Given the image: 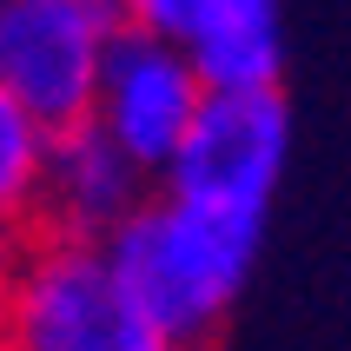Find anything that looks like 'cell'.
I'll return each mask as SVG.
<instances>
[{
    "mask_svg": "<svg viewBox=\"0 0 351 351\" xmlns=\"http://www.w3.org/2000/svg\"><path fill=\"white\" fill-rule=\"evenodd\" d=\"M258 239H265L258 219H226L153 193L99 252L139 325L153 332V345L193 351L199 338H213V325L232 312L239 285L252 278Z\"/></svg>",
    "mask_w": 351,
    "mask_h": 351,
    "instance_id": "6da1fadb",
    "label": "cell"
},
{
    "mask_svg": "<svg viewBox=\"0 0 351 351\" xmlns=\"http://www.w3.org/2000/svg\"><path fill=\"white\" fill-rule=\"evenodd\" d=\"M0 351H166L86 239L20 232L0 272Z\"/></svg>",
    "mask_w": 351,
    "mask_h": 351,
    "instance_id": "7a4b0ae2",
    "label": "cell"
},
{
    "mask_svg": "<svg viewBox=\"0 0 351 351\" xmlns=\"http://www.w3.org/2000/svg\"><path fill=\"white\" fill-rule=\"evenodd\" d=\"M119 34L113 0H0V93L47 133L80 126Z\"/></svg>",
    "mask_w": 351,
    "mask_h": 351,
    "instance_id": "3957f363",
    "label": "cell"
},
{
    "mask_svg": "<svg viewBox=\"0 0 351 351\" xmlns=\"http://www.w3.org/2000/svg\"><path fill=\"white\" fill-rule=\"evenodd\" d=\"M285 153H292L285 93H206L186 146L159 173V193L179 206L265 226V206L285 179Z\"/></svg>",
    "mask_w": 351,
    "mask_h": 351,
    "instance_id": "277c9868",
    "label": "cell"
},
{
    "mask_svg": "<svg viewBox=\"0 0 351 351\" xmlns=\"http://www.w3.org/2000/svg\"><path fill=\"white\" fill-rule=\"evenodd\" d=\"M199 106H206V80L193 73L186 47L126 27V34L113 40V53H106V66H99L93 113L86 119H93L146 179H159L173 166V153L186 146Z\"/></svg>",
    "mask_w": 351,
    "mask_h": 351,
    "instance_id": "5b68a950",
    "label": "cell"
},
{
    "mask_svg": "<svg viewBox=\"0 0 351 351\" xmlns=\"http://www.w3.org/2000/svg\"><path fill=\"white\" fill-rule=\"evenodd\" d=\"M146 186H153V179L139 173V166L119 153L106 133H99L93 119L60 126L53 146H47V186H40V219H34V232L106 245V239H113L119 226L153 199Z\"/></svg>",
    "mask_w": 351,
    "mask_h": 351,
    "instance_id": "8992f818",
    "label": "cell"
},
{
    "mask_svg": "<svg viewBox=\"0 0 351 351\" xmlns=\"http://www.w3.org/2000/svg\"><path fill=\"white\" fill-rule=\"evenodd\" d=\"M186 60L206 80V93H278V0H206L186 34Z\"/></svg>",
    "mask_w": 351,
    "mask_h": 351,
    "instance_id": "52a82bcc",
    "label": "cell"
},
{
    "mask_svg": "<svg viewBox=\"0 0 351 351\" xmlns=\"http://www.w3.org/2000/svg\"><path fill=\"white\" fill-rule=\"evenodd\" d=\"M47 146H53V133L0 93V226L7 232H34L40 186H47Z\"/></svg>",
    "mask_w": 351,
    "mask_h": 351,
    "instance_id": "ba28073f",
    "label": "cell"
},
{
    "mask_svg": "<svg viewBox=\"0 0 351 351\" xmlns=\"http://www.w3.org/2000/svg\"><path fill=\"white\" fill-rule=\"evenodd\" d=\"M119 20L133 27V34H159V40H173V47H186V34H193V20L206 0H113Z\"/></svg>",
    "mask_w": 351,
    "mask_h": 351,
    "instance_id": "9c48e42d",
    "label": "cell"
},
{
    "mask_svg": "<svg viewBox=\"0 0 351 351\" xmlns=\"http://www.w3.org/2000/svg\"><path fill=\"white\" fill-rule=\"evenodd\" d=\"M14 245H20V232H7V226H0V272L14 265Z\"/></svg>",
    "mask_w": 351,
    "mask_h": 351,
    "instance_id": "30bf717a",
    "label": "cell"
}]
</instances>
